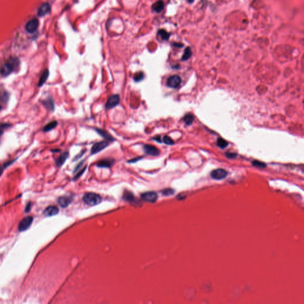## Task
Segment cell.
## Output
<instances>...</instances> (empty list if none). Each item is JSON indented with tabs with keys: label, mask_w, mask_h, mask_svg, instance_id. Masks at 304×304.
Here are the masks:
<instances>
[{
	"label": "cell",
	"mask_w": 304,
	"mask_h": 304,
	"mask_svg": "<svg viewBox=\"0 0 304 304\" xmlns=\"http://www.w3.org/2000/svg\"><path fill=\"white\" fill-rule=\"evenodd\" d=\"M31 207H32V203H29L27 204V206H26V208H25V212H26V213H28V212H29V211H30V209H31Z\"/></svg>",
	"instance_id": "32"
},
{
	"label": "cell",
	"mask_w": 304,
	"mask_h": 304,
	"mask_svg": "<svg viewBox=\"0 0 304 304\" xmlns=\"http://www.w3.org/2000/svg\"><path fill=\"white\" fill-rule=\"evenodd\" d=\"M33 218L32 216H26L24 217L19 224V231L23 232L28 230L32 224Z\"/></svg>",
	"instance_id": "3"
},
{
	"label": "cell",
	"mask_w": 304,
	"mask_h": 304,
	"mask_svg": "<svg viewBox=\"0 0 304 304\" xmlns=\"http://www.w3.org/2000/svg\"><path fill=\"white\" fill-rule=\"evenodd\" d=\"M49 74V72L48 69H45L43 72L42 74L41 75V77L39 79V83H38V86L39 87H41V86H42L45 84V83L46 82L47 79L48 78Z\"/></svg>",
	"instance_id": "19"
},
{
	"label": "cell",
	"mask_w": 304,
	"mask_h": 304,
	"mask_svg": "<svg viewBox=\"0 0 304 304\" xmlns=\"http://www.w3.org/2000/svg\"><path fill=\"white\" fill-rule=\"evenodd\" d=\"M191 55H192V51H191V48L190 47L187 48L184 51V55H182V60L185 61V60L188 59L191 57Z\"/></svg>",
	"instance_id": "24"
},
{
	"label": "cell",
	"mask_w": 304,
	"mask_h": 304,
	"mask_svg": "<svg viewBox=\"0 0 304 304\" xmlns=\"http://www.w3.org/2000/svg\"><path fill=\"white\" fill-rule=\"evenodd\" d=\"M181 78L177 75H174L171 77L167 80V86L169 88L176 89L179 87L181 83Z\"/></svg>",
	"instance_id": "6"
},
{
	"label": "cell",
	"mask_w": 304,
	"mask_h": 304,
	"mask_svg": "<svg viewBox=\"0 0 304 304\" xmlns=\"http://www.w3.org/2000/svg\"><path fill=\"white\" fill-rule=\"evenodd\" d=\"M83 200L86 204L90 206H94L101 203L102 197L98 194L94 193H88L84 195Z\"/></svg>",
	"instance_id": "2"
},
{
	"label": "cell",
	"mask_w": 304,
	"mask_h": 304,
	"mask_svg": "<svg viewBox=\"0 0 304 304\" xmlns=\"http://www.w3.org/2000/svg\"><path fill=\"white\" fill-rule=\"evenodd\" d=\"M59 213V209L57 207L51 206L48 207L43 212V214L46 217H51L56 215Z\"/></svg>",
	"instance_id": "13"
},
{
	"label": "cell",
	"mask_w": 304,
	"mask_h": 304,
	"mask_svg": "<svg viewBox=\"0 0 304 304\" xmlns=\"http://www.w3.org/2000/svg\"><path fill=\"white\" fill-rule=\"evenodd\" d=\"M43 104L47 108L49 109L51 111H54V103L52 99H48L43 102Z\"/></svg>",
	"instance_id": "21"
},
{
	"label": "cell",
	"mask_w": 304,
	"mask_h": 304,
	"mask_svg": "<svg viewBox=\"0 0 304 304\" xmlns=\"http://www.w3.org/2000/svg\"><path fill=\"white\" fill-rule=\"evenodd\" d=\"M210 175L211 178L214 180H221L226 177V176L227 175V172L226 170L223 169H217L213 170L211 172Z\"/></svg>",
	"instance_id": "9"
},
{
	"label": "cell",
	"mask_w": 304,
	"mask_h": 304,
	"mask_svg": "<svg viewBox=\"0 0 304 304\" xmlns=\"http://www.w3.org/2000/svg\"><path fill=\"white\" fill-rule=\"evenodd\" d=\"M141 198L143 200L146 202L153 203L157 201L158 198V195L156 193L150 191L143 193L141 195Z\"/></svg>",
	"instance_id": "4"
},
{
	"label": "cell",
	"mask_w": 304,
	"mask_h": 304,
	"mask_svg": "<svg viewBox=\"0 0 304 304\" xmlns=\"http://www.w3.org/2000/svg\"><path fill=\"white\" fill-rule=\"evenodd\" d=\"M108 143L105 141H100L95 143L92 147L91 149V154L95 155L97 153H99L101 151L105 149L106 147L108 146Z\"/></svg>",
	"instance_id": "10"
},
{
	"label": "cell",
	"mask_w": 304,
	"mask_h": 304,
	"mask_svg": "<svg viewBox=\"0 0 304 304\" xmlns=\"http://www.w3.org/2000/svg\"><path fill=\"white\" fill-rule=\"evenodd\" d=\"M39 27V21L37 19H33L29 21L26 26L25 29L29 33H33L35 32Z\"/></svg>",
	"instance_id": "8"
},
{
	"label": "cell",
	"mask_w": 304,
	"mask_h": 304,
	"mask_svg": "<svg viewBox=\"0 0 304 304\" xmlns=\"http://www.w3.org/2000/svg\"><path fill=\"white\" fill-rule=\"evenodd\" d=\"M19 60L17 58H9L0 68V73L3 76L10 75L19 66Z\"/></svg>",
	"instance_id": "1"
},
{
	"label": "cell",
	"mask_w": 304,
	"mask_h": 304,
	"mask_svg": "<svg viewBox=\"0 0 304 304\" xmlns=\"http://www.w3.org/2000/svg\"><path fill=\"white\" fill-rule=\"evenodd\" d=\"M253 165L254 166H256V167H258V168H264L266 167V165L263 163V162H261L260 161H254L252 163Z\"/></svg>",
	"instance_id": "27"
},
{
	"label": "cell",
	"mask_w": 304,
	"mask_h": 304,
	"mask_svg": "<svg viewBox=\"0 0 304 304\" xmlns=\"http://www.w3.org/2000/svg\"><path fill=\"white\" fill-rule=\"evenodd\" d=\"M163 195L165 196H169L174 194V190L172 188H166L162 191Z\"/></svg>",
	"instance_id": "28"
},
{
	"label": "cell",
	"mask_w": 304,
	"mask_h": 304,
	"mask_svg": "<svg viewBox=\"0 0 304 304\" xmlns=\"http://www.w3.org/2000/svg\"><path fill=\"white\" fill-rule=\"evenodd\" d=\"M145 153L150 156H156L160 154V150L155 145L151 144H145L143 146Z\"/></svg>",
	"instance_id": "7"
},
{
	"label": "cell",
	"mask_w": 304,
	"mask_h": 304,
	"mask_svg": "<svg viewBox=\"0 0 304 304\" xmlns=\"http://www.w3.org/2000/svg\"><path fill=\"white\" fill-rule=\"evenodd\" d=\"M95 130H96V132L101 136H102V137H104L106 140H109V141H114L115 140L114 137L108 131H106V130H102V129H99V128H96Z\"/></svg>",
	"instance_id": "16"
},
{
	"label": "cell",
	"mask_w": 304,
	"mask_h": 304,
	"mask_svg": "<svg viewBox=\"0 0 304 304\" xmlns=\"http://www.w3.org/2000/svg\"><path fill=\"white\" fill-rule=\"evenodd\" d=\"M144 74L143 72H138L135 73V74L134 76V80L136 82H140L144 79Z\"/></svg>",
	"instance_id": "25"
},
{
	"label": "cell",
	"mask_w": 304,
	"mask_h": 304,
	"mask_svg": "<svg viewBox=\"0 0 304 304\" xmlns=\"http://www.w3.org/2000/svg\"><path fill=\"white\" fill-rule=\"evenodd\" d=\"M58 125V122L56 121H53L49 123H48L47 125H46L43 128V131L48 132L49 131L53 129H54Z\"/></svg>",
	"instance_id": "20"
},
{
	"label": "cell",
	"mask_w": 304,
	"mask_h": 304,
	"mask_svg": "<svg viewBox=\"0 0 304 304\" xmlns=\"http://www.w3.org/2000/svg\"><path fill=\"white\" fill-rule=\"evenodd\" d=\"M86 167L84 168H83V169H82V171H81L80 172H78V174H76L75 177H74V180H76V179H77L78 178H79V177H80V176H81V175H82V174H83V172H84L85 171V170H86Z\"/></svg>",
	"instance_id": "31"
},
{
	"label": "cell",
	"mask_w": 304,
	"mask_h": 304,
	"mask_svg": "<svg viewBox=\"0 0 304 304\" xmlns=\"http://www.w3.org/2000/svg\"><path fill=\"white\" fill-rule=\"evenodd\" d=\"M217 145L221 148H224L228 145V143L225 140H224L223 138H219L217 139Z\"/></svg>",
	"instance_id": "26"
},
{
	"label": "cell",
	"mask_w": 304,
	"mask_h": 304,
	"mask_svg": "<svg viewBox=\"0 0 304 304\" xmlns=\"http://www.w3.org/2000/svg\"><path fill=\"white\" fill-rule=\"evenodd\" d=\"M120 103V97L118 95H111L106 104V108L107 109H112L114 108H115V106H118L119 105V104Z\"/></svg>",
	"instance_id": "5"
},
{
	"label": "cell",
	"mask_w": 304,
	"mask_h": 304,
	"mask_svg": "<svg viewBox=\"0 0 304 304\" xmlns=\"http://www.w3.org/2000/svg\"><path fill=\"white\" fill-rule=\"evenodd\" d=\"M164 7H165L164 3L161 1H157L152 5V9H153V10L156 13L161 12L164 9Z\"/></svg>",
	"instance_id": "18"
},
{
	"label": "cell",
	"mask_w": 304,
	"mask_h": 304,
	"mask_svg": "<svg viewBox=\"0 0 304 304\" xmlns=\"http://www.w3.org/2000/svg\"><path fill=\"white\" fill-rule=\"evenodd\" d=\"M141 158H136V159H132V160H130V161H129V162H131V163H134V162H137V161L140 160V159H141Z\"/></svg>",
	"instance_id": "34"
},
{
	"label": "cell",
	"mask_w": 304,
	"mask_h": 304,
	"mask_svg": "<svg viewBox=\"0 0 304 304\" xmlns=\"http://www.w3.org/2000/svg\"><path fill=\"white\" fill-rule=\"evenodd\" d=\"M123 199L125 201H126L128 203H136V199H135V197L134 195V194L131 192L127 191V190L125 191L124 193Z\"/></svg>",
	"instance_id": "15"
},
{
	"label": "cell",
	"mask_w": 304,
	"mask_h": 304,
	"mask_svg": "<svg viewBox=\"0 0 304 304\" xmlns=\"http://www.w3.org/2000/svg\"><path fill=\"white\" fill-rule=\"evenodd\" d=\"M153 139H154V140H156V141H158V142H159V143H161V137H159V136H157V137H155V138H153Z\"/></svg>",
	"instance_id": "35"
},
{
	"label": "cell",
	"mask_w": 304,
	"mask_h": 304,
	"mask_svg": "<svg viewBox=\"0 0 304 304\" xmlns=\"http://www.w3.org/2000/svg\"><path fill=\"white\" fill-rule=\"evenodd\" d=\"M68 155H69V153H68V151L64 152L63 153H62L59 156V157L57 159V160L56 161V166H58V167L61 166L65 163V162L66 161L68 157Z\"/></svg>",
	"instance_id": "17"
},
{
	"label": "cell",
	"mask_w": 304,
	"mask_h": 304,
	"mask_svg": "<svg viewBox=\"0 0 304 304\" xmlns=\"http://www.w3.org/2000/svg\"><path fill=\"white\" fill-rule=\"evenodd\" d=\"M226 156L227 158H229V159H234V158H237V155L236 153H226Z\"/></svg>",
	"instance_id": "30"
},
{
	"label": "cell",
	"mask_w": 304,
	"mask_h": 304,
	"mask_svg": "<svg viewBox=\"0 0 304 304\" xmlns=\"http://www.w3.org/2000/svg\"><path fill=\"white\" fill-rule=\"evenodd\" d=\"M72 197L69 196H62L60 197L58 200V202L60 207L62 208H65L68 207L72 201Z\"/></svg>",
	"instance_id": "12"
},
{
	"label": "cell",
	"mask_w": 304,
	"mask_h": 304,
	"mask_svg": "<svg viewBox=\"0 0 304 304\" xmlns=\"http://www.w3.org/2000/svg\"><path fill=\"white\" fill-rule=\"evenodd\" d=\"M164 142L166 144H168V145H172V144H174V142L173 140L170 137H169L168 135H165L164 137Z\"/></svg>",
	"instance_id": "29"
},
{
	"label": "cell",
	"mask_w": 304,
	"mask_h": 304,
	"mask_svg": "<svg viewBox=\"0 0 304 304\" xmlns=\"http://www.w3.org/2000/svg\"><path fill=\"white\" fill-rule=\"evenodd\" d=\"M1 106H0V111H1Z\"/></svg>",
	"instance_id": "37"
},
{
	"label": "cell",
	"mask_w": 304,
	"mask_h": 304,
	"mask_svg": "<svg viewBox=\"0 0 304 304\" xmlns=\"http://www.w3.org/2000/svg\"><path fill=\"white\" fill-rule=\"evenodd\" d=\"M158 35L161 36L163 40H168L170 36V34L164 29L159 30L158 31Z\"/></svg>",
	"instance_id": "22"
},
{
	"label": "cell",
	"mask_w": 304,
	"mask_h": 304,
	"mask_svg": "<svg viewBox=\"0 0 304 304\" xmlns=\"http://www.w3.org/2000/svg\"><path fill=\"white\" fill-rule=\"evenodd\" d=\"M174 46H175L179 47V48H181V47H182V46H184V45L181 44V43H174Z\"/></svg>",
	"instance_id": "36"
},
{
	"label": "cell",
	"mask_w": 304,
	"mask_h": 304,
	"mask_svg": "<svg viewBox=\"0 0 304 304\" xmlns=\"http://www.w3.org/2000/svg\"><path fill=\"white\" fill-rule=\"evenodd\" d=\"M184 121L185 122V123L188 125H190L191 124H192V123L193 122V121H194V117L193 115L191 114H187L184 117Z\"/></svg>",
	"instance_id": "23"
},
{
	"label": "cell",
	"mask_w": 304,
	"mask_h": 304,
	"mask_svg": "<svg viewBox=\"0 0 304 304\" xmlns=\"http://www.w3.org/2000/svg\"><path fill=\"white\" fill-rule=\"evenodd\" d=\"M51 9V5L49 3H46L43 4L38 10L37 13H38V16H39V17L45 16V15H46L50 13Z\"/></svg>",
	"instance_id": "11"
},
{
	"label": "cell",
	"mask_w": 304,
	"mask_h": 304,
	"mask_svg": "<svg viewBox=\"0 0 304 304\" xmlns=\"http://www.w3.org/2000/svg\"><path fill=\"white\" fill-rule=\"evenodd\" d=\"M114 164V160L113 159H104L101 160L97 163V166L99 168H111Z\"/></svg>",
	"instance_id": "14"
},
{
	"label": "cell",
	"mask_w": 304,
	"mask_h": 304,
	"mask_svg": "<svg viewBox=\"0 0 304 304\" xmlns=\"http://www.w3.org/2000/svg\"><path fill=\"white\" fill-rule=\"evenodd\" d=\"M6 165H6V164L4 165V166H3H3H0V176H1V175H2V174H3V171H4V169L6 168Z\"/></svg>",
	"instance_id": "33"
}]
</instances>
